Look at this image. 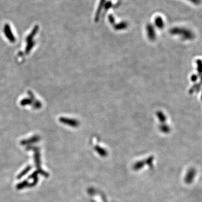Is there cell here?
<instances>
[{
	"instance_id": "cell-9",
	"label": "cell",
	"mask_w": 202,
	"mask_h": 202,
	"mask_svg": "<svg viewBox=\"0 0 202 202\" xmlns=\"http://www.w3.org/2000/svg\"><path fill=\"white\" fill-rule=\"evenodd\" d=\"M29 186V184H28V183L27 180H25L23 182L19 183L18 185L17 186V189H24L26 187H28Z\"/></svg>"
},
{
	"instance_id": "cell-1",
	"label": "cell",
	"mask_w": 202,
	"mask_h": 202,
	"mask_svg": "<svg viewBox=\"0 0 202 202\" xmlns=\"http://www.w3.org/2000/svg\"><path fill=\"white\" fill-rule=\"evenodd\" d=\"M39 30V26L35 25L34 28L32 30L30 33L29 34L27 37L26 38V42H27V46L25 48V52L27 53H29L31 51L33 47L35 46V42L34 41V38L35 35L37 34Z\"/></svg>"
},
{
	"instance_id": "cell-3",
	"label": "cell",
	"mask_w": 202,
	"mask_h": 202,
	"mask_svg": "<svg viewBox=\"0 0 202 202\" xmlns=\"http://www.w3.org/2000/svg\"><path fill=\"white\" fill-rule=\"evenodd\" d=\"M4 32L6 38L10 42L14 43L16 41V38L12 32L11 27L9 24H6L4 27Z\"/></svg>"
},
{
	"instance_id": "cell-8",
	"label": "cell",
	"mask_w": 202,
	"mask_h": 202,
	"mask_svg": "<svg viewBox=\"0 0 202 202\" xmlns=\"http://www.w3.org/2000/svg\"><path fill=\"white\" fill-rule=\"evenodd\" d=\"M31 169H32V167L30 166H27V167L23 171H22L19 174V175L17 176V179H21L22 178H23L26 174H27V173H29V171H30Z\"/></svg>"
},
{
	"instance_id": "cell-4",
	"label": "cell",
	"mask_w": 202,
	"mask_h": 202,
	"mask_svg": "<svg viewBox=\"0 0 202 202\" xmlns=\"http://www.w3.org/2000/svg\"><path fill=\"white\" fill-rule=\"evenodd\" d=\"M196 175V171L194 168H190L188 171L185 178V182L187 184H190L193 182Z\"/></svg>"
},
{
	"instance_id": "cell-2",
	"label": "cell",
	"mask_w": 202,
	"mask_h": 202,
	"mask_svg": "<svg viewBox=\"0 0 202 202\" xmlns=\"http://www.w3.org/2000/svg\"><path fill=\"white\" fill-rule=\"evenodd\" d=\"M33 149H32V150L35 151V165L37 167V171L40 172L43 176H44L45 177H48V174L46 172H45L40 167V153L39 152V150L35 147H33Z\"/></svg>"
},
{
	"instance_id": "cell-5",
	"label": "cell",
	"mask_w": 202,
	"mask_h": 202,
	"mask_svg": "<svg viewBox=\"0 0 202 202\" xmlns=\"http://www.w3.org/2000/svg\"><path fill=\"white\" fill-rule=\"evenodd\" d=\"M28 93H29V96L30 97L29 98H24L23 99H22L20 101L21 106H29V105L32 104V103H33L36 100L35 99V96L33 95V93L30 92V91H29Z\"/></svg>"
},
{
	"instance_id": "cell-6",
	"label": "cell",
	"mask_w": 202,
	"mask_h": 202,
	"mask_svg": "<svg viewBox=\"0 0 202 202\" xmlns=\"http://www.w3.org/2000/svg\"><path fill=\"white\" fill-rule=\"evenodd\" d=\"M40 140V137L37 135H35L34 137L28 139L27 140H24L21 142V144L27 145L35 143L38 142Z\"/></svg>"
},
{
	"instance_id": "cell-7",
	"label": "cell",
	"mask_w": 202,
	"mask_h": 202,
	"mask_svg": "<svg viewBox=\"0 0 202 202\" xmlns=\"http://www.w3.org/2000/svg\"><path fill=\"white\" fill-rule=\"evenodd\" d=\"M105 1L106 0H101L100 4H99V7H98V10H97V14H96V20H97L98 19H99L100 13H101V12L102 11V8L104 6Z\"/></svg>"
},
{
	"instance_id": "cell-11",
	"label": "cell",
	"mask_w": 202,
	"mask_h": 202,
	"mask_svg": "<svg viewBox=\"0 0 202 202\" xmlns=\"http://www.w3.org/2000/svg\"><path fill=\"white\" fill-rule=\"evenodd\" d=\"M112 6V4L111 2H108L107 3H106L105 5H104V8L106 10H108L110 7H111Z\"/></svg>"
},
{
	"instance_id": "cell-10",
	"label": "cell",
	"mask_w": 202,
	"mask_h": 202,
	"mask_svg": "<svg viewBox=\"0 0 202 202\" xmlns=\"http://www.w3.org/2000/svg\"><path fill=\"white\" fill-rule=\"evenodd\" d=\"M156 23L157 25H158L159 27H161L162 25V20L161 17H157L156 19Z\"/></svg>"
}]
</instances>
